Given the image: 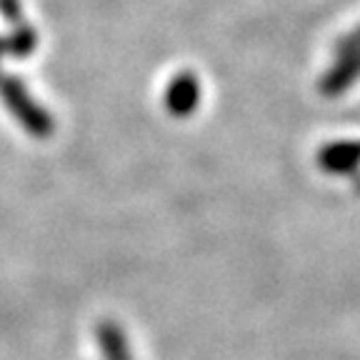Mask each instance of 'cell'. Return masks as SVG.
<instances>
[{
	"label": "cell",
	"instance_id": "cell-1",
	"mask_svg": "<svg viewBox=\"0 0 360 360\" xmlns=\"http://www.w3.org/2000/svg\"><path fill=\"white\" fill-rule=\"evenodd\" d=\"M96 338H98L101 350L105 353V360H133V355H130V350H128V343H125V333L112 321L98 323Z\"/></svg>",
	"mask_w": 360,
	"mask_h": 360
},
{
	"label": "cell",
	"instance_id": "cell-2",
	"mask_svg": "<svg viewBox=\"0 0 360 360\" xmlns=\"http://www.w3.org/2000/svg\"><path fill=\"white\" fill-rule=\"evenodd\" d=\"M360 163L358 146H330L321 153V165L330 173H348Z\"/></svg>",
	"mask_w": 360,
	"mask_h": 360
}]
</instances>
